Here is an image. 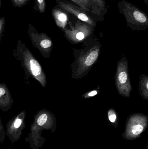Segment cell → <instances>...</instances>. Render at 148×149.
Listing matches in <instances>:
<instances>
[{"instance_id": "cell-1", "label": "cell", "mask_w": 148, "mask_h": 149, "mask_svg": "<svg viewBox=\"0 0 148 149\" xmlns=\"http://www.w3.org/2000/svg\"><path fill=\"white\" fill-rule=\"evenodd\" d=\"M14 57L20 63L24 72V82L30 85L29 79L33 78L44 88L47 83L46 74L35 57L21 40L18 39L15 49L13 50Z\"/></svg>"}, {"instance_id": "cell-2", "label": "cell", "mask_w": 148, "mask_h": 149, "mask_svg": "<svg viewBox=\"0 0 148 149\" xmlns=\"http://www.w3.org/2000/svg\"><path fill=\"white\" fill-rule=\"evenodd\" d=\"M55 123L54 116L50 111L46 109L37 111L30 126L29 133L25 139L30 149H39L42 147L45 141L42 135L43 131L53 130Z\"/></svg>"}, {"instance_id": "cell-3", "label": "cell", "mask_w": 148, "mask_h": 149, "mask_svg": "<svg viewBox=\"0 0 148 149\" xmlns=\"http://www.w3.org/2000/svg\"><path fill=\"white\" fill-rule=\"evenodd\" d=\"M119 12L123 15L128 26L136 30H145L148 27L147 13L131 3L122 0L118 3Z\"/></svg>"}, {"instance_id": "cell-4", "label": "cell", "mask_w": 148, "mask_h": 149, "mask_svg": "<svg viewBox=\"0 0 148 149\" xmlns=\"http://www.w3.org/2000/svg\"><path fill=\"white\" fill-rule=\"evenodd\" d=\"M28 34L32 45L39 50L44 58H48L53 48V42L46 33H39L36 29L30 24Z\"/></svg>"}, {"instance_id": "cell-5", "label": "cell", "mask_w": 148, "mask_h": 149, "mask_svg": "<svg viewBox=\"0 0 148 149\" xmlns=\"http://www.w3.org/2000/svg\"><path fill=\"white\" fill-rule=\"evenodd\" d=\"M26 112L23 110L10 119L6 125L5 135L12 143L18 141L26 128Z\"/></svg>"}, {"instance_id": "cell-6", "label": "cell", "mask_w": 148, "mask_h": 149, "mask_svg": "<svg viewBox=\"0 0 148 149\" xmlns=\"http://www.w3.org/2000/svg\"><path fill=\"white\" fill-rule=\"evenodd\" d=\"M116 87L120 94L129 97L132 87L128 75L127 62L122 61L119 63L116 77Z\"/></svg>"}, {"instance_id": "cell-7", "label": "cell", "mask_w": 148, "mask_h": 149, "mask_svg": "<svg viewBox=\"0 0 148 149\" xmlns=\"http://www.w3.org/2000/svg\"><path fill=\"white\" fill-rule=\"evenodd\" d=\"M69 24L70 25L69 29L65 28L64 30L65 35L68 38L74 41H81L87 37L93 31V28L91 25L79 20H76L74 26L71 25L69 22Z\"/></svg>"}, {"instance_id": "cell-8", "label": "cell", "mask_w": 148, "mask_h": 149, "mask_svg": "<svg viewBox=\"0 0 148 149\" xmlns=\"http://www.w3.org/2000/svg\"><path fill=\"white\" fill-rule=\"evenodd\" d=\"M61 8L74 15L78 20L84 22L93 27L96 26V22L88 14L79 6L74 5L66 0H54Z\"/></svg>"}, {"instance_id": "cell-9", "label": "cell", "mask_w": 148, "mask_h": 149, "mask_svg": "<svg viewBox=\"0 0 148 149\" xmlns=\"http://www.w3.org/2000/svg\"><path fill=\"white\" fill-rule=\"evenodd\" d=\"M73 2L77 4L78 6L81 8L86 11L89 15L96 21L103 20V17L101 15V13L98 8L96 6L92 0H71Z\"/></svg>"}, {"instance_id": "cell-10", "label": "cell", "mask_w": 148, "mask_h": 149, "mask_svg": "<svg viewBox=\"0 0 148 149\" xmlns=\"http://www.w3.org/2000/svg\"><path fill=\"white\" fill-rule=\"evenodd\" d=\"M14 103V100L7 85L0 83V109L4 112L9 111Z\"/></svg>"}, {"instance_id": "cell-11", "label": "cell", "mask_w": 148, "mask_h": 149, "mask_svg": "<svg viewBox=\"0 0 148 149\" xmlns=\"http://www.w3.org/2000/svg\"><path fill=\"white\" fill-rule=\"evenodd\" d=\"M51 13L56 25L64 30L69 21V13L58 5L52 9Z\"/></svg>"}, {"instance_id": "cell-12", "label": "cell", "mask_w": 148, "mask_h": 149, "mask_svg": "<svg viewBox=\"0 0 148 149\" xmlns=\"http://www.w3.org/2000/svg\"><path fill=\"white\" fill-rule=\"evenodd\" d=\"M99 50L95 49L90 51L86 57L83 58L82 61L81 65L83 68L86 69L92 65L96 61L99 56Z\"/></svg>"}, {"instance_id": "cell-13", "label": "cell", "mask_w": 148, "mask_h": 149, "mask_svg": "<svg viewBox=\"0 0 148 149\" xmlns=\"http://www.w3.org/2000/svg\"><path fill=\"white\" fill-rule=\"evenodd\" d=\"M92 1L99 9L101 15L103 17L107 11L105 0H92Z\"/></svg>"}, {"instance_id": "cell-14", "label": "cell", "mask_w": 148, "mask_h": 149, "mask_svg": "<svg viewBox=\"0 0 148 149\" xmlns=\"http://www.w3.org/2000/svg\"><path fill=\"white\" fill-rule=\"evenodd\" d=\"M46 3L45 0H36L34 8L36 11H38L41 14L45 12Z\"/></svg>"}, {"instance_id": "cell-15", "label": "cell", "mask_w": 148, "mask_h": 149, "mask_svg": "<svg viewBox=\"0 0 148 149\" xmlns=\"http://www.w3.org/2000/svg\"><path fill=\"white\" fill-rule=\"evenodd\" d=\"M148 78L144 77L141 80L140 89L142 95L147 99L148 98Z\"/></svg>"}, {"instance_id": "cell-16", "label": "cell", "mask_w": 148, "mask_h": 149, "mask_svg": "<svg viewBox=\"0 0 148 149\" xmlns=\"http://www.w3.org/2000/svg\"><path fill=\"white\" fill-rule=\"evenodd\" d=\"M30 0H10L13 6L16 8H21L25 6Z\"/></svg>"}, {"instance_id": "cell-17", "label": "cell", "mask_w": 148, "mask_h": 149, "mask_svg": "<svg viewBox=\"0 0 148 149\" xmlns=\"http://www.w3.org/2000/svg\"><path fill=\"white\" fill-rule=\"evenodd\" d=\"M143 130V126L140 124H135L132 127V132L135 135L140 134L142 133Z\"/></svg>"}, {"instance_id": "cell-18", "label": "cell", "mask_w": 148, "mask_h": 149, "mask_svg": "<svg viewBox=\"0 0 148 149\" xmlns=\"http://www.w3.org/2000/svg\"><path fill=\"white\" fill-rule=\"evenodd\" d=\"M5 136L6 135H5V130L0 117V143H2L4 141Z\"/></svg>"}, {"instance_id": "cell-19", "label": "cell", "mask_w": 148, "mask_h": 149, "mask_svg": "<svg viewBox=\"0 0 148 149\" xmlns=\"http://www.w3.org/2000/svg\"><path fill=\"white\" fill-rule=\"evenodd\" d=\"M5 26V20L4 17H0V42L1 39Z\"/></svg>"}, {"instance_id": "cell-20", "label": "cell", "mask_w": 148, "mask_h": 149, "mask_svg": "<svg viewBox=\"0 0 148 149\" xmlns=\"http://www.w3.org/2000/svg\"><path fill=\"white\" fill-rule=\"evenodd\" d=\"M109 119L111 122L114 123L116 120V116L114 111L110 110L108 113Z\"/></svg>"}, {"instance_id": "cell-21", "label": "cell", "mask_w": 148, "mask_h": 149, "mask_svg": "<svg viewBox=\"0 0 148 149\" xmlns=\"http://www.w3.org/2000/svg\"><path fill=\"white\" fill-rule=\"evenodd\" d=\"M97 94V92L96 90H94V91H92V92H90V93H89L88 94L87 96L88 97H92V96H94V95H96Z\"/></svg>"}, {"instance_id": "cell-22", "label": "cell", "mask_w": 148, "mask_h": 149, "mask_svg": "<svg viewBox=\"0 0 148 149\" xmlns=\"http://www.w3.org/2000/svg\"><path fill=\"white\" fill-rule=\"evenodd\" d=\"M143 1L145 2V3H146L147 5L148 3V0H143Z\"/></svg>"}, {"instance_id": "cell-23", "label": "cell", "mask_w": 148, "mask_h": 149, "mask_svg": "<svg viewBox=\"0 0 148 149\" xmlns=\"http://www.w3.org/2000/svg\"><path fill=\"white\" fill-rule=\"evenodd\" d=\"M1 1L2 0H0V8H1Z\"/></svg>"}, {"instance_id": "cell-24", "label": "cell", "mask_w": 148, "mask_h": 149, "mask_svg": "<svg viewBox=\"0 0 148 149\" xmlns=\"http://www.w3.org/2000/svg\"><path fill=\"white\" fill-rule=\"evenodd\" d=\"M0 149H12L11 148H8V149H2V148H0Z\"/></svg>"}]
</instances>
